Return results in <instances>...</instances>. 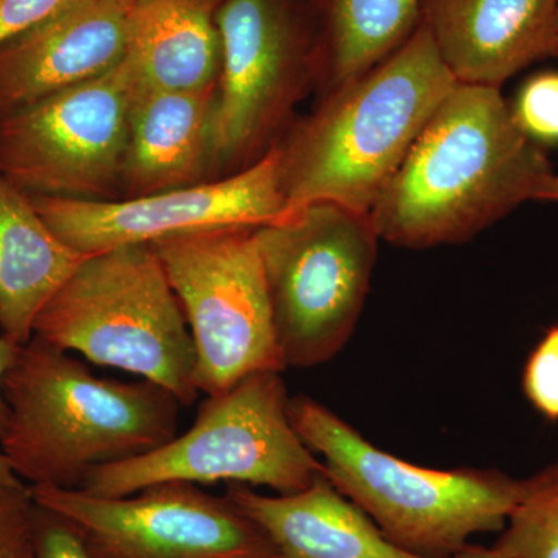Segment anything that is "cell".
Returning a JSON list of instances; mask_svg holds the SVG:
<instances>
[{
  "label": "cell",
  "instance_id": "obj_1",
  "mask_svg": "<svg viewBox=\"0 0 558 558\" xmlns=\"http://www.w3.org/2000/svg\"><path fill=\"white\" fill-rule=\"evenodd\" d=\"M553 168L498 87L457 84L414 140L369 216L380 240L458 244L527 201Z\"/></svg>",
  "mask_w": 558,
  "mask_h": 558
},
{
  "label": "cell",
  "instance_id": "obj_2",
  "mask_svg": "<svg viewBox=\"0 0 558 558\" xmlns=\"http://www.w3.org/2000/svg\"><path fill=\"white\" fill-rule=\"evenodd\" d=\"M0 450L28 487L80 488L94 470L142 457L178 436L180 402L148 380L95 376L33 336L3 379Z\"/></svg>",
  "mask_w": 558,
  "mask_h": 558
},
{
  "label": "cell",
  "instance_id": "obj_3",
  "mask_svg": "<svg viewBox=\"0 0 558 558\" xmlns=\"http://www.w3.org/2000/svg\"><path fill=\"white\" fill-rule=\"evenodd\" d=\"M457 84L421 21L387 60L319 98L317 109L279 138L288 211L330 202L369 215Z\"/></svg>",
  "mask_w": 558,
  "mask_h": 558
},
{
  "label": "cell",
  "instance_id": "obj_4",
  "mask_svg": "<svg viewBox=\"0 0 558 558\" xmlns=\"http://www.w3.org/2000/svg\"><path fill=\"white\" fill-rule=\"evenodd\" d=\"M293 428L325 458L326 478L399 548L450 558L483 532H501L524 494V480L497 470L418 468L377 449L328 407L289 399Z\"/></svg>",
  "mask_w": 558,
  "mask_h": 558
},
{
  "label": "cell",
  "instance_id": "obj_5",
  "mask_svg": "<svg viewBox=\"0 0 558 558\" xmlns=\"http://www.w3.org/2000/svg\"><path fill=\"white\" fill-rule=\"evenodd\" d=\"M33 336L196 402L189 323L150 244L92 253L39 312Z\"/></svg>",
  "mask_w": 558,
  "mask_h": 558
},
{
  "label": "cell",
  "instance_id": "obj_6",
  "mask_svg": "<svg viewBox=\"0 0 558 558\" xmlns=\"http://www.w3.org/2000/svg\"><path fill=\"white\" fill-rule=\"evenodd\" d=\"M281 373L263 371L202 402L193 427L160 449L94 470L80 490L128 497L160 483L264 486L295 494L326 478L289 416Z\"/></svg>",
  "mask_w": 558,
  "mask_h": 558
},
{
  "label": "cell",
  "instance_id": "obj_7",
  "mask_svg": "<svg viewBox=\"0 0 558 558\" xmlns=\"http://www.w3.org/2000/svg\"><path fill=\"white\" fill-rule=\"evenodd\" d=\"M286 368L336 357L368 293L379 233L368 213L318 202L255 229Z\"/></svg>",
  "mask_w": 558,
  "mask_h": 558
},
{
  "label": "cell",
  "instance_id": "obj_8",
  "mask_svg": "<svg viewBox=\"0 0 558 558\" xmlns=\"http://www.w3.org/2000/svg\"><path fill=\"white\" fill-rule=\"evenodd\" d=\"M216 24L222 64L211 156L222 179L266 156L317 84L318 25L311 0H222Z\"/></svg>",
  "mask_w": 558,
  "mask_h": 558
},
{
  "label": "cell",
  "instance_id": "obj_9",
  "mask_svg": "<svg viewBox=\"0 0 558 558\" xmlns=\"http://www.w3.org/2000/svg\"><path fill=\"white\" fill-rule=\"evenodd\" d=\"M193 339L196 387L220 395L245 377L286 369L255 229H222L153 242Z\"/></svg>",
  "mask_w": 558,
  "mask_h": 558
},
{
  "label": "cell",
  "instance_id": "obj_10",
  "mask_svg": "<svg viewBox=\"0 0 558 558\" xmlns=\"http://www.w3.org/2000/svg\"><path fill=\"white\" fill-rule=\"evenodd\" d=\"M126 60L0 119V175L28 196L121 199L132 101Z\"/></svg>",
  "mask_w": 558,
  "mask_h": 558
},
{
  "label": "cell",
  "instance_id": "obj_11",
  "mask_svg": "<svg viewBox=\"0 0 558 558\" xmlns=\"http://www.w3.org/2000/svg\"><path fill=\"white\" fill-rule=\"evenodd\" d=\"M39 505L78 529L94 558H277L270 539L223 497L160 483L128 497L31 487Z\"/></svg>",
  "mask_w": 558,
  "mask_h": 558
},
{
  "label": "cell",
  "instance_id": "obj_12",
  "mask_svg": "<svg viewBox=\"0 0 558 558\" xmlns=\"http://www.w3.org/2000/svg\"><path fill=\"white\" fill-rule=\"evenodd\" d=\"M32 199L47 226L86 255L197 231L258 229L289 215L277 145L247 170L186 189L137 199Z\"/></svg>",
  "mask_w": 558,
  "mask_h": 558
},
{
  "label": "cell",
  "instance_id": "obj_13",
  "mask_svg": "<svg viewBox=\"0 0 558 558\" xmlns=\"http://www.w3.org/2000/svg\"><path fill=\"white\" fill-rule=\"evenodd\" d=\"M140 0H76L0 46V119L124 60Z\"/></svg>",
  "mask_w": 558,
  "mask_h": 558
},
{
  "label": "cell",
  "instance_id": "obj_14",
  "mask_svg": "<svg viewBox=\"0 0 558 558\" xmlns=\"http://www.w3.org/2000/svg\"><path fill=\"white\" fill-rule=\"evenodd\" d=\"M558 0H422L421 21L459 84L501 87L550 57Z\"/></svg>",
  "mask_w": 558,
  "mask_h": 558
},
{
  "label": "cell",
  "instance_id": "obj_15",
  "mask_svg": "<svg viewBox=\"0 0 558 558\" xmlns=\"http://www.w3.org/2000/svg\"><path fill=\"white\" fill-rule=\"evenodd\" d=\"M218 84L201 90L138 89L132 101L121 199L215 179L211 123Z\"/></svg>",
  "mask_w": 558,
  "mask_h": 558
},
{
  "label": "cell",
  "instance_id": "obj_16",
  "mask_svg": "<svg viewBox=\"0 0 558 558\" xmlns=\"http://www.w3.org/2000/svg\"><path fill=\"white\" fill-rule=\"evenodd\" d=\"M226 498L266 534L277 558H427L389 542L328 478L275 497L229 484Z\"/></svg>",
  "mask_w": 558,
  "mask_h": 558
},
{
  "label": "cell",
  "instance_id": "obj_17",
  "mask_svg": "<svg viewBox=\"0 0 558 558\" xmlns=\"http://www.w3.org/2000/svg\"><path fill=\"white\" fill-rule=\"evenodd\" d=\"M47 226L32 196L0 175V333L16 347L87 258Z\"/></svg>",
  "mask_w": 558,
  "mask_h": 558
},
{
  "label": "cell",
  "instance_id": "obj_18",
  "mask_svg": "<svg viewBox=\"0 0 558 558\" xmlns=\"http://www.w3.org/2000/svg\"><path fill=\"white\" fill-rule=\"evenodd\" d=\"M220 2L140 0L124 57L138 89L201 90L218 84Z\"/></svg>",
  "mask_w": 558,
  "mask_h": 558
},
{
  "label": "cell",
  "instance_id": "obj_19",
  "mask_svg": "<svg viewBox=\"0 0 558 558\" xmlns=\"http://www.w3.org/2000/svg\"><path fill=\"white\" fill-rule=\"evenodd\" d=\"M319 97L365 75L409 40L422 0H314Z\"/></svg>",
  "mask_w": 558,
  "mask_h": 558
},
{
  "label": "cell",
  "instance_id": "obj_20",
  "mask_svg": "<svg viewBox=\"0 0 558 558\" xmlns=\"http://www.w3.org/2000/svg\"><path fill=\"white\" fill-rule=\"evenodd\" d=\"M495 548L510 558H558V464L524 480V494Z\"/></svg>",
  "mask_w": 558,
  "mask_h": 558
},
{
  "label": "cell",
  "instance_id": "obj_21",
  "mask_svg": "<svg viewBox=\"0 0 558 558\" xmlns=\"http://www.w3.org/2000/svg\"><path fill=\"white\" fill-rule=\"evenodd\" d=\"M521 132L543 149L558 146V72L531 76L510 105Z\"/></svg>",
  "mask_w": 558,
  "mask_h": 558
},
{
  "label": "cell",
  "instance_id": "obj_22",
  "mask_svg": "<svg viewBox=\"0 0 558 558\" xmlns=\"http://www.w3.org/2000/svg\"><path fill=\"white\" fill-rule=\"evenodd\" d=\"M523 392L537 413L549 422H558V325L545 333L529 355Z\"/></svg>",
  "mask_w": 558,
  "mask_h": 558
},
{
  "label": "cell",
  "instance_id": "obj_23",
  "mask_svg": "<svg viewBox=\"0 0 558 558\" xmlns=\"http://www.w3.org/2000/svg\"><path fill=\"white\" fill-rule=\"evenodd\" d=\"M32 558H94L78 529L33 499Z\"/></svg>",
  "mask_w": 558,
  "mask_h": 558
},
{
  "label": "cell",
  "instance_id": "obj_24",
  "mask_svg": "<svg viewBox=\"0 0 558 558\" xmlns=\"http://www.w3.org/2000/svg\"><path fill=\"white\" fill-rule=\"evenodd\" d=\"M32 510L27 484L0 490V558H32Z\"/></svg>",
  "mask_w": 558,
  "mask_h": 558
},
{
  "label": "cell",
  "instance_id": "obj_25",
  "mask_svg": "<svg viewBox=\"0 0 558 558\" xmlns=\"http://www.w3.org/2000/svg\"><path fill=\"white\" fill-rule=\"evenodd\" d=\"M76 0H0V46L68 9Z\"/></svg>",
  "mask_w": 558,
  "mask_h": 558
},
{
  "label": "cell",
  "instance_id": "obj_26",
  "mask_svg": "<svg viewBox=\"0 0 558 558\" xmlns=\"http://www.w3.org/2000/svg\"><path fill=\"white\" fill-rule=\"evenodd\" d=\"M20 348L0 333V436H2L3 428H5L7 411H9L7 410L5 399H3V379H5L7 371L16 357Z\"/></svg>",
  "mask_w": 558,
  "mask_h": 558
},
{
  "label": "cell",
  "instance_id": "obj_27",
  "mask_svg": "<svg viewBox=\"0 0 558 558\" xmlns=\"http://www.w3.org/2000/svg\"><path fill=\"white\" fill-rule=\"evenodd\" d=\"M450 558H510L506 556L505 553H501L495 546L492 548H484V546L469 545L464 546L461 550H458L454 556Z\"/></svg>",
  "mask_w": 558,
  "mask_h": 558
},
{
  "label": "cell",
  "instance_id": "obj_28",
  "mask_svg": "<svg viewBox=\"0 0 558 558\" xmlns=\"http://www.w3.org/2000/svg\"><path fill=\"white\" fill-rule=\"evenodd\" d=\"M22 481L17 478L16 473L11 469L10 462L3 457L2 450H0V490L5 488L21 486Z\"/></svg>",
  "mask_w": 558,
  "mask_h": 558
},
{
  "label": "cell",
  "instance_id": "obj_29",
  "mask_svg": "<svg viewBox=\"0 0 558 558\" xmlns=\"http://www.w3.org/2000/svg\"><path fill=\"white\" fill-rule=\"evenodd\" d=\"M535 201L553 202L558 204V174H550L539 186Z\"/></svg>",
  "mask_w": 558,
  "mask_h": 558
},
{
  "label": "cell",
  "instance_id": "obj_30",
  "mask_svg": "<svg viewBox=\"0 0 558 558\" xmlns=\"http://www.w3.org/2000/svg\"><path fill=\"white\" fill-rule=\"evenodd\" d=\"M550 58H557L558 60V5L556 13V22H554V36L553 46H550Z\"/></svg>",
  "mask_w": 558,
  "mask_h": 558
},
{
  "label": "cell",
  "instance_id": "obj_31",
  "mask_svg": "<svg viewBox=\"0 0 558 558\" xmlns=\"http://www.w3.org/2000/svg\"><path fill=\"white\" fill-rule=\"evenodd\" d=\"M312 3H314V0H311Z\"/></svg>",
  "mask_w": 558,
  "mask_h": 558
}]
</instances>
